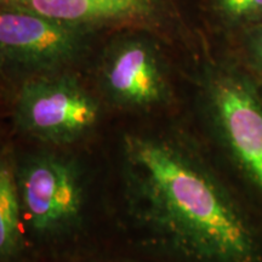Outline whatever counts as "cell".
Returning <instances> with one entry per match:
<instances>
[{
    "label": "cell",
    "mask_w": 262,
    "mask_h": 262,
    "mask_svg": "<svg viewBox=\"0 0 262 262\" xmlns=\"http://www.w3.org/2000/svg\"><path fill=\"white\" fill-rule=\"evenodd\" d=\"M0 262H31L16 162L0 148Z\"/></svg>",
    "instance_id": "ba28073f"
},
{
    "label": "cell",
    "mask_w": 262,
    "mask_h": 262,
    "mask_svg": "<svg viewBox=\"0 0 262 262\" xmlns=\"http://www.w3.org/2000/svg\"><path fill=\"white\" fill-rule=\"evenodd\" d=\"M251 44H253V50L255 56L257 57V60L260 61L262 66V27L256 29L251 39Z\"/></svg>",
    "instance_id": "30bf717a"
},
{
    "label": "cell",
    "mask_w": 262,
    "mask_h": 262,
    "mask_svg": "<svg viewBox=\"0 0 262 262\" xmlns=\"http://www.w3.org/2000/svg\"><path fill=\"white\" fill-rule=\"evenodd\" d=\"M103 106L86 70L29 78L12 95L16 126L26 135L55 146L71 145L89 135L100 122Z\"/></svg>",
    "instance_id": "277c9868"
},
{
    "label": "cell",
    "mask_w": 262,
    "mask_h": 262,
    "mask_svg": "<svg viewBox=\"0 0 262 262\" xmlns=\"http://www.w3.org/2000/svg\"><path fill=\"white\" fill-rule=\"evenodd\" d=\"M208 6L219 17L227 21L262 12V0H209Z\"/></svg>",
    "instance_id": "9c48e42d"
},
{
    "label": "cell",
    "mask_w": 262,
    "mask_h": 262,
    "mask_svg": "<svg viewBox=\"0 0 262 262\" xmlns=\"http://www.w3.org/2000/svg\"><path fill=\"white\" fill-rule=\"evenodd\" d=\"M26 232L52 243L74 231L84 208V185L73 160L50 152L16 163Z\"/></svg>",
    "instance_id": "5b68a950"
},
{
    "label": "cell",
    "mask_w": 262,
    "mask_h": 262,
    "mask_svg": "<svg viewBox=\"0 0 262 262\" xmlns=\"http://www.w3.org/2000/svg\"><path fill=\"white\" fill-rule=\"evenodd\" d=\"M18 9L55 21L108 34L142 29L170 41L188 18L181 0H0V9Z\"/></svg>",
    "instance_id": "8992f818"
},
{
    "label": "cell",
    "mask_w": 262,
    "mask_h": 262,
    "mask_svg": "<svg viewBox=\"0 0 262 262\" xmlns=\"http://www.w3.org/2000/svg\"><path fill=\"white\" fill-rule=\"evenodd\" d=\"M165 42L142 29L104 35L86 68L104 106L135 113L168 102L171 88L163 54Z\"/></svg>",
    "instance_id": "7a4b0ae2"
},
{
    "label": "cell",
    "mask_w": 262,
    "mask_h": 262,
    "mask_svg": "<svg viewBox=\"0 0 262 262\" xmlns=\"http://www.w3.org/2000/svg\"><path fill=\"white\" fill-rule=\"evenodd\" d=\"M124 193L143 249L178 262H257L256 238L198 157L168 137L126 134Z\"/></svg>",
    "instance_id": "6da1fadb"
},
{
    "label": "cell",
    "mask_w": 262,
    "mask_h": 262,
    "mask_svg": "<svg viewBox=\"0 0 262 262\" xmlns=\"http://www.w3.org/2000/svg\"><path fill=\"white\" fill-rule=\"evenodd\" d=\"M206 106L232 155L262 191V97L249 81L227 71H208Z\"/></svg>",
    "instance_id": "52a82bcc"
},
{
    "label": "cell",
    "mask_w": 262,
    "mask_h": 262,
    "mask_svg": "<svg viewBox=\"0 0 262 262\" xmlns=\"http://www.w3.org/2000/svg\"><path fill=\"white\" fill-rule=\"evenodd\" d=\"M93 262H126V261H93Z\"/></svg>",
    "instance_id": "8fae6325"
},
{
    "label": "cell",
    "mask_w": 262,
    "mask_h": 262,
    "mask_svg": "<svg viewBox=\"0 0 262 262\" xmlns=\"http://www.w3.org/2000/svg\"><path fill=\"white\" fill-rule=\"evenodd\" d=\"M102 33L18 9H0V74L14 83L37 75L86 70Z\"/></svg>",
    "instance_id": "3957f363"
}]
</instances>
